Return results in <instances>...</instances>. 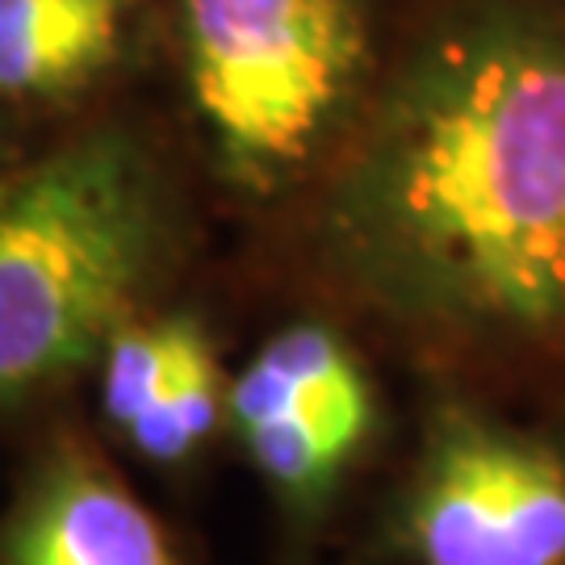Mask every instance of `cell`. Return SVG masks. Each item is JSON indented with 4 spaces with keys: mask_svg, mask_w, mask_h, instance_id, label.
I'll return each instance as SVG.
<instances>
[{
    "mask_svg": "<svg viewBox=\"0 0 565 565\" xmlns=\"http://www.w3.org/2000/svg\"><path fill=\"white\" fill-rule=\"evenodd\" d=\"M135 0H0V97L67 102L121 60Z\"/></svg>",
    "mask_w": 565,
    "mask_h": 565,
    "instance_id": "6",
    "label": "cell"
},
{
    "mask_svg": "<svg viewBox=\"0 0 565 565\" xmlns=\"http://www.w3.org/2000/svg\"><path fill=\"white\" fill-rule=\"evenodd\" d=\"M327 268L403 323L565 335V0H419L331 156Z\"/></svg>",
    "mask_w": 565,
    "mask_h": 565,
    "instance_id": "1",
    "label": "cell"
},
{
    "mask_svg": "<svg viewBox=\"0 0 565 565\" xmlns=\"http://www.w3.org/2000/svg\"><path fill=\"white\" fill-rule=\"evenodd\" d=\"M0 565H181L163 524L81 440L30 465L0 515Z\"/></svg>",
    "mask_w": 565,
    "mask_h": 565,
    "instance_id": "5",
    "label": "cell"
},
{
    "mask_svg": "<svg viewBox=\"0 0 565 565\" xmlns=\"http://www.w3.org/2000/svg\"><path fill=\"white\" fill-rule=\"evenodd\" d=\"M226 415V390L218 377L214 348L202 352L181 369V377L160 394V403L126 431V440L139 448L147 461L177 465L193 457L198 448L218 431Z\"/></svg>",
    "mask_w": 565,
    "mask_h": 565,
    "instance_id": "10",
    "label": "cell"
},
{
    "mask_svg": "<svg viewBox=\"0 0 565 565\" xmlns=\"http://www.w3.org/2000/svg\"><path fill=\"white\" fill-rule=\"evenodd\" d=\"M210 335L193 315L130 319L102 352V411L121 436L139 424L181 369L202 352Z\"/></svg>",
    "mask_w": 565,
    "mask_h": 565,
    "instance_id": "8",
    "label": "cell"
},
{
    "mask_svg": "<svg viewBox=\"0 0 565 565\" xmlns=\"http://www.w3.org/2000/svg\"><path fill=\"white\" fill-rule=\"evenodd\" d=\"M406 536L424 565H565V457L452 411L431 431Z\"/></svg>",
    "mask_w": 565,
    "mask_h": 565,
    "instance_id": "4",
    "label": "cell"
},
{
    "mask_svg": "<svg viewBox=\"0 0 565 565\" xmlns=\"http://www.w3.org/2000/svg\"><path fill=\"white\" fill-rule=\"evenodd\" d=\"M235 431L252 465L294 507L319 503L343 473V465L352 461V452L361 448V440L315 415H277Z\"/></svg>",
    "mask_w": 565,
    "mask_h": 565,
    "instance_id": "9",
    "label": "cell"
},
{
    "mask_svg": "<svg viewBox=\"0 0 565 565\" xmlns=\"http://www.w3.org/2000/svg\"><path fill=\"white\" fill-rule=\"evenodd\" d=\"M168 243L160 168L126 126H97L0 177V403L102 364Z\"/></svg>",
    "mask_w": 565,
    "mask_h": 565,
    "instance_id": "2",
    "label": "cell"
},
{
    "mask_svg": "<svg viewBox=\"0 0 565 565\" xmlns=\"http://www.w3.org/2000/svg\"><path fill=\"white\" fill-rule=\"evenodd\" d=\"M177 34L214 168L256 198L335 156L377 76L364 0H177Z\"/></svg>",
    "mask_w": 565,
    "mask_h": 565,
    "instance_id": "3",
    "label": "cell"
},
{
    "mask_svg": "<svg viewBox=\"0 0 565 565\" xmlns=\"http://www.w3.org/2000/svg\"><path fill=\"white\" fill-rule=\"evenodd\" d=\"M226 415L235 427L277 415H315L364 445L373 427V394L361 361L331 327L294 323L235 377L226 390Z\"/></svg>",
    "mask_w": 565,
    "mask_h": 565,
    "instance_id": "7",
    "label": "cell"
}]
</instances>
